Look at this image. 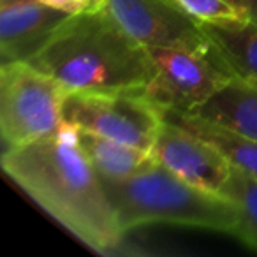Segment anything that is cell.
<instances>
[{
  "label": "cell",
  "mask_w": 257,
  "mask_h": 257,
  "mask_svg": "<svg viewBox=\"0 0 257 257\" xmlns=\"http://www.w3.org/2000/svg\"><path fill=\"white\" fill-rule=\"evenodd\" d=\"M41 2L69 13V15H79V13L99 11L106 6L107 0H41Z\"/></svg>",
  "instance_id": "2e32d148"
},
{
  "label": "cell",
  "mask_w": 257,
  "mask_h": 257,
  "mask_svg": "<svg viewBox=\"0 0 257 257\" xmlns=\"http://www.w3.org/2000/svg\"><path fill=\"white\" fill-rule=\"evenodd\" d=\"M99 180L123 232L152 222H169L232 234L238 224L232 203L178 178L152 155L133 175Z\"/></svg>",
  "instance_id": "3957f363"
},
{
  "label": "cell",
  "mask_w": 257,
  "mask_h": 257,
  "mask_svg": "<svg viewBox=\"0 0 257 257\" xmlns=\"http://www.w3.org/2000/svg\"><path fill=\"white\" fill-rule=\"evenodd\" d=\"M150 155L178 178L215 194L220 192L232 168L213 145L166 120L159 128Z\"/></svg>",
  "instance_id": "ba28073f"
},
{
  "label": "cell",
  "mask_w": 257,
  "mask_h": 257,
  "mask_svg": "<svg viewBox=\"0 0 257 257\" xmlns=\"http://www.w3.org/2000/svg\"><path fill=\"white\" fill-rule=\"evenodd\" d=\"M64 121L88 128L150 154L164 116L143 90L71 92L64 104Z\"/></svg>",
  "instance_id": "5b68a950"
},
{
  "label": "cell",
  "mask_w": 257,
  "mask_h": 257,
  "mask_svg": "<svg viewBox=\"0 0 257 257\" xmlns=\"http://www.w3.org/2000/svg\"><path fill=\"white\" fill-rule=\"evenodd\" d=\"M175 2L199 23H225L250 20L246 11L231 4L229 0H175Z\"/></svg>",
  "instance_id": "9a60e30c"
},
{
  "label": "cell",
  "mask_w": 257,
  "mask_h": 257,
  "mask_svg": "<svg viewBox=\"0 0 257 257\" xmlns=\"http://www.w3.org/2000/svg\"><path fill=\"white\" fill-rule=\"evenodd\" d=\"M104 8L145 48L217 53L199 22L187 15L175 0H107Z\"/></svg>",
  "instance_id": "52a82bcc"
},
{
  "label": "cell",
  "mask_w": 257,
  "mask_h": 257,
  "mask_svg": "<svg viewBox=\"0 0 257 257\" xmlns=\"http://www.w3.org/2000/svg\"><path fill=\"white\" fill-rule=\"evenodd\" d=\"M30 64L69 92L145 90L154 78L147 48L106 8L69 16Z\"/></svg>",
  "instance_id": "7a4b0ae2"
},
{
  "label": "cell",
  "mask_w": 257,
  "mask_h": 257,
  "mask_svg": "<svg viewBox=\"0 0 257 257\" xmlns=\"http://www.w3.org/2000/svg\"><path fill=\"white\" fill-rule=\"evenodd\" d=\"M154 78L145 95L161 107L192 111L206 102L232 78L220 55H206L180 48H147Z\"/></svg>",
  "instance_id": "8992f818"
},
{
  "label": "cell",
  "mask_w": 257,
  "mask_h": 257,
  "mask_svg": "<svg viewBox=\"0 0 257 257\" xmlns=\"http://www.w3.org/2000/svg\"><path fill=\"white\" fill-rule=\"evenodd\" d=\"M189 113L257 141V83L232 76L206 102Z\"/></svg>",
  "instance_id": "30bf717a"
},
{
  "label": "cell",
  "mask_w": 257,
  "mask_h": 257,
  "mask_svg": "<svg viewBox=\"0 0 257 257\" xmlns=\"http://www.w3.org/2000/svg\"><path fill=\"white\" fill-rule=\"evenodd\" d=\"M218 194L232 203L238 213V224L232 236L257 250V178L232 166L229 178Z\"/></svg>",
  "instance_id": "5bb4252c"
},
{
  "label": "cell",
  "mask_w": 257,
  "mask_h": 257,
  "mask_svg": "<svg viewBox=\"0 0 257 257\" xmlns=\"http://www.w3.org/2000/svg\"><path fill=\"white\" fill-rule=\"evenodd\" d=\"M74 128L79 148L99 178H125L150 157V154L141 148L120 143L88 128Z\"/></svg>",
  "instance_id": "4fadbf2b"
},
{
  "label": "cell",
  "mask_w": 257,
  "mask_h": 257,
  "mask_svg": "<svg viewBox=\"0 0 257 257\" xmlns=\"http://www.w3.org/2000/svg\"><path fill=\"white\" fill-rule=\"evenodd\" d=\"M69 88L30 62L0 69V134L4 152L25 147L64 123Z\"/></svg>",
  "instance_id": "277c9868"
},
{
  "label": "cell",
  "mask_w": 257,
  "mask_h": 257,
  "mask_svg": "<svg viewBox=\"0 0 257 257\" xmlns=\"http://www.w3.org/2000/svg\"><path fill=\"white\" fill-rule=\"evenodd\" d=\"M69 16L41 0H0L2 64L36 58Z\"/></svg>",
  "instance_id": "9c48e42d"
},
{
  "label": "cell",
  "mask_w": 257,
  "mask_h": 257,
  "mask_svg": "<svg viewBox=\"0 0 257 257\" xmlns=\"http://www.w3.org/2000/svg\"><path fill=\"white\" fill-rule=\"evenodd\" d=\"M162 116L166 121L178 125L189 133L203 138L222 152L232 166L250 173L257 178V141L234 133L231 128L208 121L189 111L175 109V107H162Z\"/></svg>",
  "instance_id": "8fae6325"
},
{
  "label": "cell",
  "mask_w": 257,
  "mask_h": 257,
  "mask_svg": "<svg viewBox=\"0 0 257 257\" xmlns=\"http://www.w3.org/2000/svg\"><path fill=\"white\" fill-rule=\"evenodd\" d=\"M232 76L257 83V23H199Z\"/></svg>",
  "instance_id": "7c38bea8"
},
{
  "label": "cell",
  "mask_w": 257,
  "mask_h": 257,
  "mask_svg": "<svg viewBox=\"0 0 257 257\" xmlns=\"http://www.w3.org/2000/svg\"><path fill=\"white\" fill-rule=\"evenodd\" d=\"M229 2L238 6V8H241L243 11H246L250 20L257 23V0H229Z\"/></svg>",
  "instance_id": "e0dca14e"
},
{
  "label": "cell",
  "mask_w": 257,
  "mask_h": 257,
  "mask_svg": "<svg viewBox=\"0 0 257 257\" xmlns=\"http://www.w3.org/2000/svg\"><path fill=\"white\" fill-rule=\"evenodd\" d=\"M0 162L27 196L79 241L102 255L118 252L125 232L99 175L79 148L74 125L64 121L48 136L2 152Z\"/></svg>",
  "instance_id": "6da1fadb"
}]
</instances>
